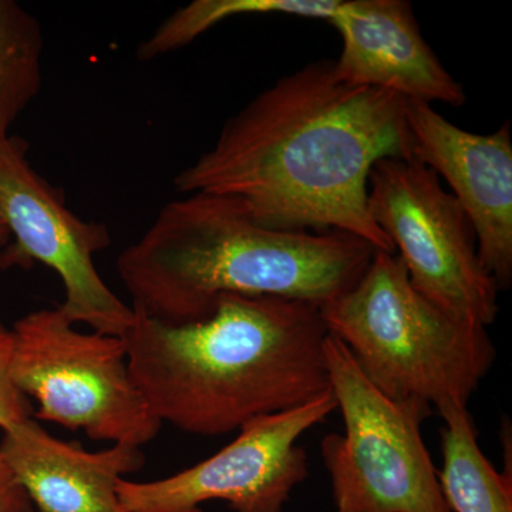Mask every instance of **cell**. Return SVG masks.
<instances>
[{
	"mask_svg": "<svg viewBox=\"0 0 512 512\" xmlns=\"http://www.w3.org/2000/svg\"><path fill=\"white\" fill-rule=\"evenodd\" d=\"M320 313L366 379L423 421L467 407L497 356L487 328L424 298L389 252L376 251L359 281Z\"/></svg>",
	"mask_w": 512,
	"mask_h": 512,
	"instance_id": "cell-4",
	"label": "cell"
},
{
	"mask_svg": "<svg viewBox=\"0 0 512 512\" xmlns=\"http://www.w3.org/2000/svg\"><path fill=\"white\" fill-rule=\"evenodd\" d=\"M325 353L345 426L320 441L336 512H453L421 437L423 420L379 392L330 333Z\"/></svg>",
	"mask_w": 512,
	"mask_h": 512,
	"instance_id": "cell-6",
	"label": "cell"
},
{
	"mask_svg": "<svg viewBox=\"0 0 512 512\" xmlns=\"http://www.w3.org/2000/svg\"><path fill=\"white\" fill-rule=\"evenodd\" d=\"M10 330L12 379L37 404L33 419L134 447L163 429L134 382L123 338L80 332L60 306L30 312Z\"/></svg>",
	"mask_w": 512,
	"mask_h": 512,
	"instance_id": "cell-5",
	"label": "cell"
},
{
	"mask_svg": "<svg viewBox=\"0 0 512 512\" xmlns=\"http://www.w3.org/2000/svg\"><path fill=\"white\" fill-rule=\"evenodd\" d=\"M10 241H12V235H10L8 224H6L5 218L0 212V251L8 247Z\"/></svg>",
	"mask_w": 512,
	"mask_h": 512,
	"instance_id": "cell-18",
	"label": "cell"
},
{
	"mask_svg": "<svg viewBox=\"0 0 512 512\" xmlns=\"http://www.w3.org/2000/svg\"><path fill=\"white\" fill-rule=\"evenodd\" d=\"M443 468L441 490L453 512H512V476L501 474L478 446L474 419L467 407L441 410Z\"/></svg>",
	"mask_w": 512,
	"mask_h": 512,
	"instance_id": "cell-13",
	"label": "cell"
},
{
	"mask_svg": "<svg viewBox=\"0 0 512 512\" xmlns=\"http://www.w3.org/2000/svg\"><path fill=\"white\" fill-rule=\"evenodd\" d=\"M12 330L0 323V430L18 426L33 417L29 399L19 392L12 379Z\"/></svg>",
	"mask_w": 512,
	"mask_h": 512,
	"instance_id": "cell-16",
	"label": "cell"
},
{
	"mask_svg": "<svg viewBox=\"0 0 512 512\" xmlns=\"http://www.w3.org/2000/svg\"><path fill=\"white\" fill-rule=\"evenodd\" d=\"M404 104L343 82L333 60L308 63L227 120L175 190L235 198L265 227L343 232L394 254L370 217L367 184L377 161L413 157Z\"/></svg>",
	"mask_w": 512,
	"mask_h": 512,
	"instance_id": "cell-1",
	"label": "cell"
},
{
	"mask_svg": "<svg viewBox=\"0 0 512 512\" xmlns=\"http://www.w3.org/2000/svg\"><path fill=\"white\" fill-rule=\"evenodd\" d=\"M375 252L343 232L265 227L235 198L192 192L165 204L116 268L131 308L183 325L227 293L323 306L359 281Z\"/></svg>",
	"mask_w": 512,
	"mask_h": 512,
	"instance_id": "cell-3",
	"label": "cell"
},
{
	"mask_svg": "<svg viewBox=\"0 0 512 512\" xmlns=\"http://www.w3.org/2000/svg\"><path fill=\"white\" fill-rule=\"evenodd\" d=\"M332 392L288 412L249 421L214 456L161 480L119 484L123 512H202L224 501L234 512H284L308 477L303 434L335 412Z\"/></svg>",
	"mask_w": 512,
	"mask_h": 512,
	"instance_id": "cell-9",
	"label": "cell"
},
{
	"mask_svg": "<svg viewBox=\"0 0 512 512\" xmlns=\"http://www.w3.org/2000/svg\"><path fill=\"white\" fill-rule=\"evenodd\" d=\"M0 512H36L28 491L0 453Z\"/></svg>",
	"mask_w": 512,
	"mask_h": 512,
	"instance_id": "cell-17",
	"label": "cell"
},
{
	"mask_svg": "<svg viewBox=\"0 0 512 512\" xmlns=\"http://www.w3.org/2000/svg\"><path fill=\"white\" fill-rule=\"evenodd\" d=\"M133 311L128 363L161 424L224 436L330 392L329 332L315 303L227 293L183 325Z\"/></svg>",
	"mask_w": 512,
	"mask_h": 512,
	"instance_id": "cell-2",
	"label": "cell"
},
{
	"mask_svg": "<svg viewBox=\"0 0 512 512\" xmlns=\"http://www.w3.org/2000/svg\"><path fill=\"white\" fill-rule=\"evenodd\" d=\"M339 0H194L171 13L140 43L141 62L168 55L194 42L202 33L237 16L284 15L328 20Z\"/></svg>",
	"mask_w": 512,
	"mask_h": 512,
	"instance_id": "cell-14",
	"label": "cell"
},
{
	"mask_svg": "<svg viewBox=\"0 0 512 512\" xmlns=\"http://www.w3.org/2000/svg\"><path fill=\"white\" fill-rule=\"evenodd\" d=\"M2 433L0 453L36 512H123L120 481L146 463L141 447L111 444L87 451L57 439L33 417Z\"/></svg>",
	"mask_w": 512,
	"mask_h": 512,
	"instance_id": "cell-12",
	"label": "cell"
},
{
	"mask_svg": "<svg viewBox=\"0 0 512 512\" xmlns=\"http://www.w3.org/2000/svg\"><path fill=\"white\" fill-rule=\"evenodd\" d=\"M413 157L444 178L476 232L478 256L498 289L512 282V140L510 123L490 134L451 123L433 104L407 100Z\"/></svg>",
	"mask_w": 512,
	"mask_h": 512,
	"instance_id": "cell-10",
	"label": "cell"
},
{
	"mask_svg": "<svg viewBox=\"0 0 512 512\" xmlns=\"http://www.w3.org/2000/svg\"><path fill=\"white\" fill-rule=\"evenodd\" d=\"M328 22L342 37L333 62L343 82L430 104L466 103L463 86L421 35L407 0H339Z\"/></svg>",
	"mask_w": 512,
	"mask_h": 512,
	"instance_id": "cell-11",
	"label": "cell"
},
{
	"mask_svg": "<svg viewBox=\"0 0 512 512\" xmlns=\"http://www.w3.org/2000/svg\"><path fill=\"white\" fill-rule=\"evenodd\" d=\"M367 208L416 291L454 318L493 325L500 289L478 256L473 225L439 175L414 157L383 158L370 170Z\"/></svg>",
	"mask_w": 512,
	"mask_h": 512,
	"instance_id": "cell-7",
	"label": "cell"
},
{
	"mask_svg": "<svg viewBox=\"0 0 512 512\" xmlns=\"http://www.w3.org/2000/svg\"><path fill=\"white\" fill-rule=\"evenodd\" d=\"M43 47L36 16L15 0H0V144L42 89Z\"/></svg>",
	"mask_w": 512,
	"mask_h": 512,
	"instance_id": "cell-15",
	"label": "cell"
},
{
	"mask_svg": "<svg viewBox=\"0 0 512 512\" xmlns=\"http://www.w3.org/2000/svg\"><path fill=\"white\" fill-rule=\"evenodd\" d=\"M0 212L13 239L0 251V268L46 265L63 282L66 298L59 306L70 322L123 338L133 308L111 291L94 264V255L110 247L109 228L67 208L63 191L29 163L28 143L20 137L0 144Z\"/></svg>",
	"mask_w": 512,
	"mask_h": 512,
	"instance_id": "cell-8",
	"label": "cell"
}]
</instances>
